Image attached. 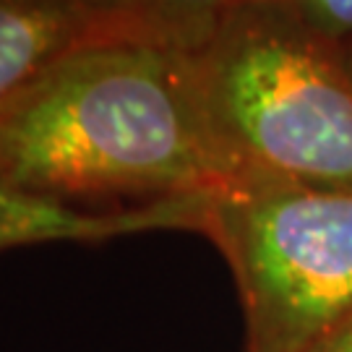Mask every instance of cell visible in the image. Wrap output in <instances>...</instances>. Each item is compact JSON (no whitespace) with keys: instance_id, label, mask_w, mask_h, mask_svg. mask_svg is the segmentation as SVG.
Here are the masks:
<instances>
[{"instance_id":"obj_1","label":"cell","mask_w":352,"mask_h":352,"mask_svg":"<svg viewBox=\"0 0 352 352\" xmlns=\"http://www.w3.org/2000/svg\"><path fill=\"white\" fill-rule=\"evenodd\" d=\"M0 177L29 196L89 209L97 199L212 193L230 173L190 55L89 42L0 113Z\"/></svg>"},{"instance_id":"obj_2","label":"cell","mask_w":352,"mask_h":352,"mask_svg":"<svg viewBox=\"0 0 352 352\" xmlns=\"http://www.w3.org/2000/svg\"><path fill=\"white\" fill-rule=\"evenodd\" d=\"M190 58L230 180L266 173L352 190V78L337 39L285 0H253Z\"/></svg>"},{"instance_id":"obj_3","label":"cell","mask_w":352,"mask_h":352,"mask_svg":"<svg viewBox=\"0 0 352 352\" xmlns=\"http://www.w3.org/2000/svg\"><path fill=\"white\" fill-rule=\"evenodd\" d=\"M201 232L232 269L245 352H308L352 318V190L245 173L212 190Z\"/></svg>"},{"instance_id":"obj_4","label":"cell","mask_w":352,"mask_h":352,"mask_svg":"<svg viewBox=\"0 0 352 352\" xmlns=\"http://www.w3.org/2000/svg\"><path fill=\"white\" fill-rule=\"evenodd\" d=\"M206 201L209 193H196L97 212L29 196L0 177V253L52 243H104L154 230L201 232Z\"/></svg>"},{"instance_id":"obj_5","label":"cell","mask_w":352,"mask_h":352,"mask_svg":"<svg viewBox=\"0 0 352 352\" xmlns=\"http://www.w3.org/2000/svg\"><path fill=\"white\" fill-rule=\"evenodd\" d=\"M91 42H131L196 55L232 11L253 0H74Z\"/></svg>"},{"instance_id":"obj_6","label":"cell","mask_w":352,"mask_h":352,"mask_svg":"<svg viewBox=\"0 0 352 352\" xmlns=\"http://www.w3.org/2000/svg\"><path fill=\"white\" fill-rule=\"evenodd\" d=\"M89 42V26L74 0H0V113Z\"/></svg>"},{"instance_id":"obj_7","label":"cell","mask_w":352,"mask_h":352,"mask_svg":"<svg viewBox=\"0 0 352 352\" xmlns=\"http://www.w3.org/2000/svg\"><path fill=\"white\" fill-rule=\"evenodd\" d=\"M285 3L292 6L321 34L337 42L352 37V0H285Z\"/></svg>"},{"instance_id":"obj_8","label":"cell","mask_w":352,"mask_h":352,"mask_svg":"<svg viewBox=\"0 0 352 352\" xmlns=\"http://www.w3.org/2000/svg\"><path fill=\"white\" fill-rule=\"evenodd\" d=\"M308 352H352V318L334 329L329 337H324Z\"/></svg>"},{"instance_id":"obj_9","label":"cell","mask_w":352,"mask_h":352,"mask_svg":"<svg viewBox=\"0 0 352 352\" xmlns=\"http://www.w3.org/2000/svg\"><path fill=\"white\" fill-rule=\"evenodd\" d=\"M340 47H342V58H344V65H347V74H350V78H352V37L342 39Z\"/></svg>"}]
</instances>
